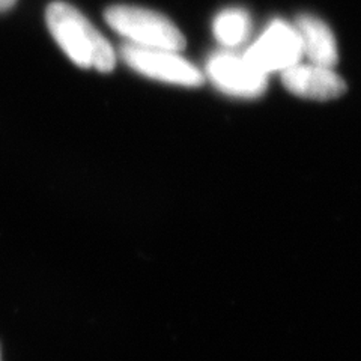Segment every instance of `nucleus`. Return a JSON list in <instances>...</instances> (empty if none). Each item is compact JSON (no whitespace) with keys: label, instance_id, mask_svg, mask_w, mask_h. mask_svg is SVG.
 <instances>
[{"label":"nucleus","instance_id":"obj_6","mask_svg":"<svg viewBox=\"0 0 361 361\" xmlns=\"http://www.w3.org/2000/svg\"><path fill=\"white\" fill-rule=\"evenodd\" d=\"M281 82L293 95L314 101L336 99L346 92V83L331 68L297 63L281 71Z\"/></svg>","mask_w":361,"mask_h":361},{"label":"nucleus","instance_id":"obj_1","mask_svg":"<svg viewBox=\"0 0 361 361\" xmlns=\"http://www.w3.org/2000/svg\"><path fill=\"white\" fill-rule=\"evenodd\" d=\"M47 27L54 41L77 66L110 73L116 65V53L78 9L65 2L49 5Z\"/></svg>","mask_w":361,"mask_h":361},{"label":"nucleus","instance_id":"obj_10","mask_svg":"<svg viewBox=\"0 0 361 361\" xmlns=\"http://www.w3.org/2000/svg\"><path fill=\"white\" fill-rule=\"evenodd\" d=\"M0 361H2V357H0Z\"/></svg>","mask_w":361,"mask_h":361},{"label":"nucleus","instance_id":"obj_5","mask_svg":"<svg viewBox=\"0 0 361 361\" xmlns=\"http://www.w3.org/2000/svg\"><path fill=\"white\" fill-rule=\"evenodd\" d=\"M209 80L221 92L240 97L256 98L267 89V74L255 70L243 56L229 51L214 53L207 63Z\"/></svg>","mask_w":361,"mask_h":361},{"label":"nucleus","instance_id":"obj_2","mask_svg":"<svg viewBox=\"0 0 361 361\" xmlns=\"http://www.w3.org/2000/svg\"><path fill=\"white\" fill-rule=\"evenodd\" d=\"M104 18L107 25L121 37L127 38L130 44L171 51H179L185 47V38L179 29L171 20L154 11L115 5L106 11Z\"/></svg>","mask_w":361,"mask_h":361},{"label":"nucleus","instance_id":"obj_9","mask_svg":"<svg viewBox=\"0 0 361 361\" xmlns=\"http://www.w3.org/2000/svg\"><path fill=\"white\" fill-rule=\"evenodd\" d=\"M17 0H0V13H5V11L13 8Z\"/></svg>","mask_w":361,"mask_h":361},{"label":"nucleus","instance_id":"obj_8","mask_svg":"<svg viewBox=\"0 0 361 361\" xmlns=\"http://www.w3.org/2000/svg\"><path fill=\"white\" fill-rule=\"evenodd\" d=\"M250 29V16L241 8L224 9L214 20V35L224 47H235L245 41Z\"/></svg>","mask_w":361,"mask_h":361},{"label":"nucleus","instance_id":"obj_7","mask_svg":"<svg viewBox=\"0 0 361 361\" xmlns=\"http://www.w3.org/2000/svg\"><path fill=\"white\" fill-rule=\"evenodd\" d=\"M295 29L301 41L302 54L313 65L333 68L337 63V44L331 29L313 16H300Z\"/></svg>","mask_w":361,"mask_h":361},{"label":"nucleus","instance_id":"obj_4","mask_svg":"<svg viewBox=\"0 0 361 361\" xmlns=\"http://www.w3.org/2000/svg\"><path fill=\"white\" fill-rule=\"evenodd\" d=\"M243 58L255 70L261 73L283 71L286 68L300 63L302 58L301 41L295 26L283 20H273Z\"/></svg>","mask_w":361,"mask_h":361},{"label":"nucleus","instance_id":"obj_3","mask_svg":"<svg viewBox=\"0 0 361 361\" xmlns=\"http://www.w3.org/2000/svg\"><path fill=\"white\" fill-rule=\"evenodd\" d=\"M123 62L146 77L179 86L196 87L203 83V75L195 65L180 58L176 51L140 47L123 44L121 47Z\"/></svg>","mask_w":361,"mask_h":361}]
</instances>
